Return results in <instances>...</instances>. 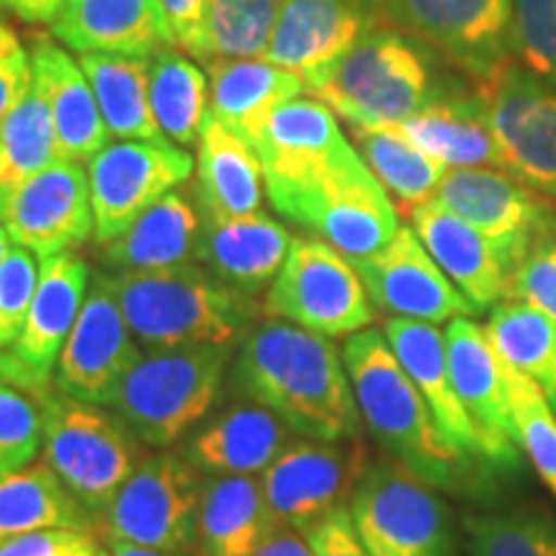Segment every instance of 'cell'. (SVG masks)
I'll return each mask as SVG.
<instances>
[{
  "label": "cell",
  "mask_w": 556,
  "mask_h": 556,
  "mask_svg": "<svg viewBox=\"0 0 556 556\" xmlns=\"http://www.w3.org/2000/svg\"><path fill=\"white\" fill-rule=\"evenodd\" d=\"M253 556H315V552H312L309 541L299 536L296 531H291V528H276L266 544Z\"/></svg>",
  "instance_id": "cell-52"
},
{
  "label": "cell",
  "mask_w": 556,
  "mask_h": 556,
  "mask_svg": "<svg viewBox=\"0 0 556 556\" xmlns=\"http://www.w3.org/2000/svg\"><path fill=\"white\" fill-rule=\"evenodd\" d=\"M377 26H384L381 0H283L261 60L307 78Z\"/></svg>",
  "instance_id": "cell-21"
},
{
  "label": "cell",
  "mask_w": 556,
  "mask_h": 556,
  "mask_svg": "<svg viewBox=\"0 0 556 556\" xmlns=\"http://www.w3.org/2000/svg\"><path fill=\"white\" fill-rule=\"evenodd\" d=\"M0 150L5 157L9 186L47 170L62 160L50 103L37 80H31L24 99L0 124Z\"/></svg>",
  "instance_id": "cell-40"
},
{
  "label": "cell",
  "mask_w": 556,
  "mask_h": 556,
  "mask_svg": "<svg viewBox=\"0 0 556 556\" xmlns=\"http://www.w3.org/2000/svg\"><path fill=\"white\" fill-rule=\"evenodd\" d=\"M348 510L371 556H458L448 503L394 458L368 464Z\"/></svg>",
  "instance_id": "cell-7"
},
{
  "label": "cell",
  "mask_w": 556,
  "mask_h": 556,
  "mask_svg": "<svg viewBox=\"0 0 556 556\" xmlns=\"http://www.w3.org/2000/svg\"><path fill=\"white\" fill-rule=\"evenodd\" d=\"M409 222L430 258L467 296L477 315L503 302L507 294L505 268L497 258V250L477 227L435 204L433 199L415 206L409 212Z\"/></svg>",
  "instance_id": "cell-24"
},
{
  "label": "cell",
  "mask_w": 556,
  "mask_h": 556,
  "mask_svg": "<svg viewBox=\"0 0 556 556\" xmlns=\"http://www.w3.org/2000/svg\"><path fill=\"white\" fill-rule=\"evenodd\" d=\"M96 533L90 531H37L0 541V556H99Z\"/></svg>",
  "instance_id": "cell-47"
},
{
  "label": "cell",
  "mask_w": 556,
  "mask_h": 556,
  "mask_svg": "<svg viewBox=\"0 0 556 556\" xmlns=\"http://www.w3.org/2000/svg\"><path fill=\"white\" fill-rule=\"evenodd\" d=\"M9 189V173H5V157L3 150H0V193Z\"/></svg>",
  "instance_id": "cell-57"
},
{
  "label": "cell",
  "mask_w": 556,
  "mask_h": 556,
  "mask_svg": "<svg viewBox=\"0 0 556 556\" xmlns=\"http://www.w3.org/2000/svg\"><path fill=\"white\" fill-rule=\"evenodd\" d=\"M281 214L307 227L348 261L379 253L400 229L397 208L358 150L330 165Z\"/></svg>",
  "instance_id": "cell-9"
},
{
  "label": "cell",
  "mask_w": 556,
  "mask_h": 556,
  "mask_svg": "<svg viewBox=\"0 0 556 556\" xmlns=\"http://www.w3.org/2000/svg\"><path fill=\"white\" fill-rule=\"evenodd\" d=\"M351 129L358 155L400 206L413 212L435 197L448 168L417 148L397 124Z\"/></svg>",
  "instance_id": "cell-36"
},
{
  "label": "cell",
  "mask_w": 556,
  "mask_h": 556,
  "mask_svg": "<svg viewBox=\"0 0 556 556\" xmlns=\"http://www.w3.org/2000/svg\"><path fill=\"white\" fill-rule=\"evenodd\" d=\"M448 371L464 409L475 422L484 456L497 475L520 469V443L507 400L505 364L482 325L456 317L446 330Z\"/></svg>",
  "instance_id": "cell-18"
},
{
  "label": "cell",
  "mask_w": 556,
  "mask_h": 556,
  "mask_svg": "<svg viewBox=\"0 0 556 556\" xmlns=\"http://www.w3.org/2000/svg\"><path fill=\"white\" fill-rule=\"evenodd\" d=\"M433 201L492 242L507 278L533 245L556 232L554 201L500 168L448 170Z\"/></svg>",
  "instance_id": "cell-11"
},
{
  "label": "cell",
  "mask_w": 556,
  "mask_h": 556,
  "mask_svg": "<svg viewBox=\"0 0 556 556\" xmlns=\"http://www.w3.org/2000/svg\"><path fill=\"white\" fill-rule=\"evenodd\" d=\"M88 283V263L73 250L39 261V283L13 353L47 384L52 381L62 348L86 304Z\"/></svg>",
  "instance_id": "cell-25"
},
{
  "label": "cell",
  "mask_w": 556,
  "mask_h": 556,
  "mask_svg": "<svg viewBox=\"0 0 556 556\" xmlns=\"http://www.w3.org/2000/svg\"><path fill=\"white\" fill-rule=\"evenodd\" d=\"M371 464L364 441H289L263 471V492L276 523L307 533L336 507L348 505Z\"/></svg>",
  "instance_id": "cell-14"
},
{
  "label": "cell",
  "mask_w": 556,
  "mask_h": 556,
  "mask_svg": "<svg viewBox=\"0 0 556 556\" xmlns=\"http://www.w3.org/2000/svg\"><path fill=\"white\" fill-rule=\"evenodd\" d=\"M139 356L142 351L103 274L90 287L78 323L70 330L54 368V384L73 400L109 405Z\"/></svg>",
  "instance_id": "cell-19"
},
{
  "label": "cell",
  "mask_w": 556,
  "mask_h": 556,
  "mask_svg": "<svg viewBox=\"0 0 556 556\" xmlns=\"http://www.w3.org/2000/svg\"><path fill=\"white\" fill-rule=\"evenodd\" d=\"M343 361L361 420L389 458L435 490L469 497L495 490V471L469 464L446 446L428 402L394 356L384 332L368 328L348 338Z\"/></svg>",
  "instance_id": "cell-2"
},
{
  "label": "cell",
  "mask_w": 556,
  "mask_h": 556,
  "mask_svg": "<svg viewBox=\"0 0 556 556\" xmlns=\"http://www.w3.org/2000/svg\"><path fill=\"white\" fill-rule=\"evenodd\" d=\"M99 556H111L109 552H99Z\"/></svg>",
  "instance_id": "cell-58"
},
{
  "label": "cell",
  "mask_w": 556,
  "mask_h": 556,
  "mask_svg": "<svg viewBox=\"0 0 556 556\" xmlns=\"http://www.w3.org/2000/svg\"><path fill=\"white\" fill-rule=\"evenodd\" d=\"M356 266L374 307L420 323H451L477 315L467 296L438 268L413 227H400L394 240Z\"/></svg>",
  "instance_id": "cell-20"
},
{
  "label": "cell",
  "mask_w": 556,
  "mask_h": 556,
  "mask_svg": "<svg viewBox=\"0 0 556 556\" xmlns=\"http://www.w3.org/2000/svg\"><path fill=\"white\" fill-rule=\"evenodd\" d=\"M90 204L99 245L116 240L148 208L184 186L193 173V157L170 142L122 139L109 142L88 160Z\"/></svg>",
  "instance_id": "cell-13"
},
{
  "label": "cell",
  "mask_w": 556,
  "mask_h": 556,
  "mask_svg": "<svg viewBox=\"0 0 556 556\" xmlns=\"http://www.w3.org/2000/svg\"><path fill=\"white\" fill-rule=\"evenodd\" d=\"M381 21L426 41L479 86L513 60V0H381Z\"/></svg>",
  "instance_id": "cell-12"
},
{
  "label": "cell",
  "mask_w": 556,
  "mask_h": 556,
  "mask_svg": "<svg viewBox=\"0 0 556 556\" xmlns=\"http://www.w3.org/2000/svg\"><path fill=\"white\" fill-rule=\"evenodd\" d=\"M510 54L556 88V0H513Z\"/></svg>",
  "instance_id": "cell-44"
},
{
  "label": "cell",
  "mask_w": 556,
  "mask_h": 556,
  "mask_svg": "<svg viewBox=\"0 0 556 556\" xmlns=\"http://www.w3.org/2000/svg\"><path fill=\"white\" fill-rule=\"evenodd\" d=\"M50 29L70 50L155 58L178 47L160 0H62Z\"/></svg>",
  "instance_id": "cell-23"
},
{
  "label": "cell",
  "mask_w": 556,
  "mask_h": 556,
  "mask_svg": "<svg viewBox=\"0 0 556 556\" xmlns=\"http://www.w3.org/2000/svg\"><path fill=\"white\" fill-rule=\"evenodd\" d=\"M0 225L39 258L80 248L96 232L88 170L60 160L0 193Z\"/></svg>",
  "instance_id": "cell-16"
},
{
  "label": "cell",
  "mask_w": 556,
  "mask_h": 556,
  "mask_svg": "<svg viewBox=\"0 0 556 556\" xmlns=\"http://www.w3.org/2000/svg\"><path fill=\"white\" fill-rule=\"evenodd\" d=\"M397 127L438 163L454 168L507 170L482 88L456 93L417 111Z\"/></svg>",
  "instance_id": "cell-28"
},
{
  "label": "cell",
  "mask_w": 556,
  "mask_h": 556,
  "mask_svg": "<svg viewBox=\"0 0 556 556\" xmlns=\"http://www.w3.org/2000/svg\"><path fill=\"white\" fill-rule=\"evenodd\" d=\"M106 552L111 556H178V554H170V552H157V548L124 544V541H106Z\"/></svg>",
  "instance_id": "cell-54"
},
{
  "label": "cell",
  "mask_w": 556,
  "mask_h": 556,
  "mask_svg": "<svg viewBox=\"0 0 556 556\" xmlns=\"http://www.w3.org/2000/svg\"><path fill=\"white\" fill-rule=\"evenodd\" d=\"M109 287L131 336L144 348L235 345L253 323V296L225 287L197 263L150 274H114Z\"/></svg>",
  "instance_id": "cell-4"
},
{
  "label": "cell",
  "mask_w": 556,
  "mask_h": 556,
  "mask_svg": "<svg viewBox=\"0 0 556 556\" xmlns=\"http://www.w3.org/2000/svg\"><path fill=\"white\" fill-rule=\"evenodd\" d=\"M45 413V462L50 464L78 503L101 523L111 500L131 477L142 456L139 441L119 415L47 389L41 394Z\"/></svg>",
  "instance_id": "cell-6"
},
{
  "label": "cell",
  "mask_w": 556,
  "mask_h": 556,
  "mask_svg": "<svg viewBox=\"0 0 556 556\" xmlns=\"http://www.w3.org/2000/svg\"><path fill=\"white\" fill-rule=\"evenodd\" d=\"M283 0H208L204 60H261Z\"/></svg>",
  "instance_id": "cell-41"
},
{
  "label": "cell",
  "mask_w": 556,
  "mask_h": 556,
  "mask_svg": "<svg viewBox=\"0 0 556 556\" xmlns=\"http://www.w3.org/2000/svg\"><path fill=\"white\" fill-rule=\"evenodd\" d=\"M31 70L50 103L62 160L88 163L106 148L111 135L80 62L54 41L39 39L31 47Z\"/></svg>",
  "instance_id": "cell-29"
},
{
  "label": "cell",
  "mask_w": 556,
  "mask_h": 556,
  "mask_svg": "<svg viewBox=\"0 0 556 556\" xmlns=\"http://www.w3.org/2000/svg\"><path fill=\"white\" fill-rule=\"evenodd\" d=\"M253 150L258 152L270 204L283 212L330 165L356 148L343 137L330 106L299 96L268 116L253 139Z\"/></svg>",
  "instance_id": "cell-17"
},
{
  "label": "cell",
  "mask_w": 556,
  "mask_h": 556,
  "mask_svg": "<svg viewBox=\"0 0 556 556\" xmlns=\"http://www.w3.org/2000/svg\"><path fill=\"white\" fill-rule=\"evenodd\" d=\"M201 486L204 479L189 458H142L103 513V536L157 552H186L197 541Z\"/></svg>",
  "instance_id": "cell-10"
},
{
  "label": "cell",
  "mask_w": 556,
  "mask_h": 556,
  "mask_svg": "<svg viewBox=\"0 0 556 556\" xmlns=\"http://www.w3.org/2000/svg\"><path fill=\"white\" fill-rule=\"evenodd\" d=\"M0 11H3V3H0Z\"/></svg>",
  "instance_id": "cell-59"
},
{
  "label": "cell",
  "mask_w": 556,
  "mask_h": 556,
  "mask_svg": "<svg viewBox=\"0 0 556 556\" xmlns=\"http://www.w3.org/2000/svg\"><path fill=\"white\" fill-rule=\"evenodd\" d=\"M479 88L507 170L556 204V88L516 60Z\"/></svg>",
  "instance_id": "cell-15"
},
{
  "label": "cell",
  "mask_w": 556,
  "mask_h": 556,
  "mask_svg": "<svg viewBox=\"0 0 556 556\" xmlns=\"http://www.w3.org/2000/svg\"><path fill=\"white\" fill-rule=\"evenodd\" d=\"M0 379L21 389H29L34 394H45L47 389H52L47 381H41L16 353H5L3 348H0Z\"/></svg>",
  "instance_id": "cell-51"
},
{
  "label": "cell",
  "mask_w": 556,
  "mask_h": 556,
  "mask_svg": "<svg viewBox=\"0 0 556 556\" xmlns=\"http://www.w3.org/2000/svg\"><path fill=\"white\" fill-rule=\"evenodd\" d=\"M201 225L197 206L180 191L165 193L116 240L106 242L109 268L114 274H150L199 261Z\"/></svg>",
  "instance_id": "cell-31"
},
{
  "label": "cell",
  "mask_w": 556,
  "mask_h": 556,
  "mask_svg": "<svg viewBox=\"0 0 556 556\" xmlns=\"http://www.w3.org/2000/svg\"><path fill=\"white\" fill-rule=\"evenodd\" d=\"M289 248V229L258 208L240 217L206 219L199 263L225 287L253 296L278 276Z\"/></svg>",
  "instance_id": "cell-26"
},
{
  "label": "cell",
  "mask_w": 556,
  "mask_h": 556,
  "mask_svg": "<svg viewBox=\"0 0 556 556\" xmlns=\"http://www.w3.org/2000/svg\"><path fill=\"white\" fill-rule=\"evenodd\" d=\"M281 528L261 479L206 477L201 486L197 546L201 556H253Z\"/></svg>",
  "instance_id": "cell-32"
},
{
  "label": "cell",
  "mask_w": 556,
  "mask_h": 556,
  "mask_svg": "<svg viewBox=\"0 0 556 556\" xmlns=\"http://www.w3.org/2000/svg\"><path fill=\"white\" fill-rule=\"evenodd\" d=\"M289 443V426L258 402H235L191 438L186 458L208 477H253Z\"/></svg>",
  "instance_id": "cell-27"
},
{
  "label": "cell",
  "mask_w": 556,
  "mask_h": 556,
  "mask_svg": "<svg viewBox=\"0 0 556 556\" xmlns=\"http://www.w3.org/2000/svg\"><path fill=\"white\" fill-rule=\"evenodd\" d=\"M232 389L312 441H356L364 430L343 353L287 319H268L245 338Z\"/></svg>",
  "instance_id": "cell-1"
},
{
  "label": "cell",
  "mask_w": 556,
  "mask_h": 556,
  "mask_svg": "<svg viewBox=\"0 0 556 556\" xmlns=\"http://www.w3.org/2000/svg\"><path fill=\"white\" fill-rule=\"evenodd\" d=\"M197 197L206 219H227L258 212L263 168L258 152L238 131L208 114L199 135Z\"/></svg>",
  "instance_id": "cell-33"
},
{
  "label": "cell",
  "mask_w": 556,
  "mask_h": 556,
  "mask_svg": "<svg viewBox=\"0 0 556 556\" xmlns=\"http://www.w3.org/2000/svg\"><path fill=\"white\" fill-rule=\"evenodd\" d=\"M93 88L109 135L119 139L168 142L150 106V60L129 54L86 52L78 58Z\"/></svg>",
  "instance_id": "cell-35"
},
{
  "label": "cell",
  "mask_w": 556,
  "mask_h": 556,
  "mask_svg": "<svg viewBox=\"0 0 556 556\" xmlns=\"http://www.w3.org/2000/svg\"><path fill=\"white\" fill-rule=\"evenodd\" d=\"M315 556H371L361 544L348 505L336 507L304 533Z\"/></svg>",
  "instance_id": "cell-48"
},
{
  "label": "cell",
  "mask_w": 556,
  "mask_h": 556,
  "mask_svg": "<svg viewBox=\"0 0 556 556\" xmlns=\"http://www.w3.org/2000/svg\"><path fill=\"white\" fill-rule=\"evenodd\" d=\"M178 47L191 58L204 60L208 0H160Z\"/></svg>",
  "instance_id": "cell-49"
},
{
  "label": "cell",
  "mask_w": 556,
  "mask_h": 556,
  "mask_svg": "<svg viewBox=\"0 0 556 556\" xmlns=\"http://www.w3.org/2000/svg\"><path fill=\"white\" fill-rule=\"evenodd\" d=\"M11 248H13V240H11V235L5 232V227H3V225H0V266H3L5 255L11 253Z\"/></svg>",
  "instance_id": "cell-56"
},
{
  "label": "cell",
  "mask_w": 556,
  "mask_h": 556,
  "mask_svg": "<svg viewBox=\"0 0 556 556\" xmlns=\"http://www.w3.org/2000/svg\"><path fill=\"white\" fill-rule=\"evenodd\" d=\"M39 283V263L26 248L13 245L0 266V348H13L24 332L34 291Z\"/></svg>",
  "instance_id": "cell-45"
},
{
  "label": "cell",
  "mask_w": 556,
  "mask_h": 556,
  "mask_svg": "<svg viewBox=\"0 0 556 556\" xmlns=\"http://www.w3.org/2000/svg\"><path fill=\"white\" fill-rule=\"evenodd\" d=\"M507 400L516 417L520 451L531 458L533 469L556 497V415L533 381L516 368L505 366Z\"/></svg>",
  "instance_id": "cell-42"
},
{
  "label": "cell",
  "mask_w": 556,
  "mask_h": 556,
  "mask_svg": "<svg viewBox=\"0 0 556 556\" xmlns=\"http://www.w3.org/2000/svg\"><path fill=\"white\" fill-rule=\"evenodd\" d=\"M462 531L469 556H556V518L541 507L471 510Z\"/></svg>",
  "instance_id": "cell-39"
},
{
  "label": "cell",
  "mask_w": 556,
  "mask_h": 556,
  "mask_svg": "<svg viewBox=\"0 0 556 556\" xmlns=\"http://www.w3.org/2000/svg\"><path fill=\"white\" fill-rule=\"evenodd\" d=\"M45 446L41 394L0 379V479L29 467Z\"/></svg>",
  "instance_id": "cell-43"
},
{
  "label": "cell",
  "mask_w": 556,
  "mask_h": 556,
  "mask_svg": "<svg viewBox=\"0 0 556 556\" xmlns=\"http://www.w3.org/2000/svg\"><path fill=\"white\" fill-rule=\"evenodd\" d=\"M484 330L503 364L533 381L556 415V325L552 319L516 299H503L492 307Z\"/></svg>",
  "instance_id": "cell-37"
},
{
  "label": "cell",
  "mask_w": 556,
  "mask_h": 556,
  "mask_svg": "<svg viewBox=\"0 0 556 556\" xmlns=\"http://www.w3.org/2000/svg\"><path fill=\"white\" fill-rule=\"evenodd\" d=\"M208 114L253 144L268 116L307 93V80L266 60H208Z\"/></svg>",
  "instance_id": "cell-30"
},
{
  "label": "cell",
  "mask_w": 556,
  "mask_h": 556,
  "mask_svg": "<svg viewBox=\"0 0 556 556\" xmlns=\"http://www.w3.org/2000/svg\"><path fill=\"white\" fill-rule=\"evenodd\" d=\"M263 315L287 319L325 338H351L377 319L356 266L319 238H291L281 270L270 283Z\"/></svg>",
  "instance_id": "cell-8"
},
{
  "label": "cell",
  "mask_w": 556,
  "mask_h": 556,
  "mask_svg": "<svg viewBox=\"0 0 556 556\" xmlns=\"http://www.w3.org/2000/svg\"><path fill=\"white\" fill-rule=\"evenodd\" d=\"M443 60L426 41L384 24L304 80L312 99L351 127H381L402 124L417 111L464 93L443 70Z\"/></svg>",
  "instance_id": "cell-3"
},
{
  "label": "cell",
  "mask_w": 556,
  "mask_h": 556,
  "mask_svg": "<svg viewBox=\"0 0 556 556\" xmlns=\"http://www.w3.org/2000/svg\"><path fill=\"white\" fill-rule=\"evenodd\" d=\"M0 3L26 24H52L62 9V0H0Z\"/></svg>",
  "instance_id": "cell-53"
},
{
  "label": "cell",
  "mask_w": 556,
  "mask_h": 556,
  "mask_svg": "<svg viewBox=\"0 0 556 556\" xmlns=\"http://www.w3.org/2000/svg\"><path fill=\"white\" fill-rule=\"evenodd\" d=\"M16 47H18L16 34H13L5 24H0V54L9 52V50H16Z\"/></svg>",
  "instance_id": "cell-55"
},
{
  "label": "cell",
  "mask_w": 556,
  "mask_h": 556,
  "mask_svg": "<svg viewBox=\"0 0 556 556\" xmlns=\"http://www.w3.org/2000/svg\"><path fill=\"white\" fill-rule=\"evenodd\" d=\"M96 520L47 462L0 479V541L37 531H90Z\"/></svg>",
  "instance_id": "cell-34"
},
{
  "label": "cell",
  "mask_w": 556,
  "mask_h": 556,
  "mask_svg": "<svg viewBox=\"0 0 556 556\" xmlns=\"http://www.w3.org/2000/svg\"><path fill=\"white\" fill-rule=\"evenodd\" d=\"M505 299L539 309L556 325V232L531 248L507 278Z\"/></svg>",
  "instance_id": "cell-46"
},
{
  "label": "cell",
  "mask_w": 556,
  "mask_h": 556,
  "mask_svg": "<svg viewBox=\"0 0 556 556\" xmlns=\"http://www.w3.org/2000/svg\"><path fill=\"white\" fill-rule=\"evenodd\" d=\"M34 80L31 54L24 47L0 54V124L11 114L13 106L24 99Z\"/></svg>",
  "instance_id": "cell-50"
},
{
  "label": "cell",
  "mask_w": 556,
  "mask_h": 556,
  "mask_svg": "<svg viewBox=\"0 0 556 556\" xmlns=\"http://www.w3.org/2000/svg\"><path fill=\"white\" fill-rule=\"evenodd\" d=\"M232 345L152 348L122 379L109 407L144 446L165 448L204 420L225 384Z\"/></svg>",
  "instance_id": "cell-5"
},
{
  "label": "cell",
  "mask_w": 556,
  "mask_h": 556,
  "mask_svg": "<svg viewBox=\"0 0 556 556\" xmlns=\"http://www.w3.org/2000/svg\"><path fill=\"white\" fill-rule=\"evenodd\" d=\"M150 106L168 142H197L208 116V78L178 47L150 58Z\"/></svg>",
  "instance_id": "cell-38"
},
{
  "label": "cell",
  "mask_w": 556,
  "mask_h": 556,
  "mask_svg": "<svg viewBox=\"0 0 556 556\" xmlns=\"http://www.w3.org/2000/svg\"><path fill=\"white\" fill-rule=\"evenodd\" d=\"M384 336L407 377L415 381L422 400L428 402L438 433L446 441V446L467 458L469 464L495 471L486 462L475 422L464 409L454 381H451L446 336L435 325L407 317H389L384 323Z\"/></svg>",
  "instance_id": "cell-22"
}]
</instances>
